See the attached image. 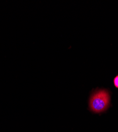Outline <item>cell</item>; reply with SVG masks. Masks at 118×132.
I'll return each instance as SVG.
<instances>
[{
	"label": "cell",
	"instance_id": "cell-1",
	"mask_svg": "<svg viewBox=\"0 0 118 132\" xmlns=\"http://www.w3.org/2000/svg\"><path fill=\"white\" fill-rule=\"evenodd\" d=\"M111 97L109 92L106 89H98L91 95L89 107L94 113H101L105 112L110 106Z\"/></svg>",
	"mask_w": 118,
	"mask_h": 132
},
{
	"label": "cell",
	"instance_id": "cell-2",
	"mask_svg": "<svg viewBox=\"0 0 118 132\" xmlns=\"http://www.w3.org/2000/svg\"><path fill=\"white\" fill-rule=\"evenodd\" d=\"M113 84L114 86L116 88H118V75L115 77V78H114Z\"/></svg>",
	"mask_w": 118,
	"mask_h": 132
}]
</instances>
